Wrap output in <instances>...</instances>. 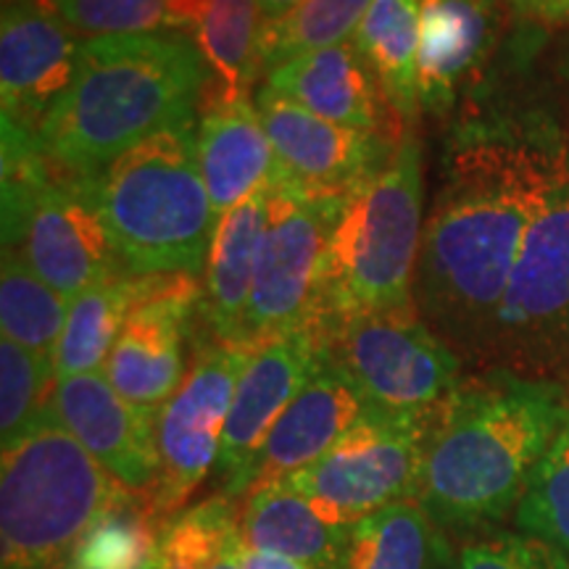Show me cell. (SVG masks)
<instances>
[{"instance_id": "obj_1", "label": "cell", "mask_w": 569, "mask_h": 569, "mask_svg": "<svg viewBox=\"0 0 569 569\" xmlns=\"http://www.w3.org/2000/svg\"><path fill=\"white\" fill-rule=\"evenodd\" d=\"M565 153L525 134L478 132L446 161L411 293L419 317L461 361L482 367L511 272Z\"/></svg>"}, {"instance_id": "obj_2", "label": "cell", "mask_w": 569, "mask_h": 569, "mask_svg": "<svg viewBox=\"0 0 569 569\" xmlns=\"http://www.w3.org/2000/svg\"><path fill=\"white\" fill-rule=\"evenodd\" d=\"M569 422L567 388L488 369L440 409L417 501L446 532L503 522Z\"/></svg>"}, {"instance_id": "obj_3", "label": "cell", "mask_w": 569, "mask_h": 569, "mask_svg": "<svg viewBox=\"0 0 569 569\" xmlns=\"http://www.w3.org/2000/svg\"><path fill=\"white\" fill-rule=\"evenodd\" d=\"M209 67L188 34L82 40L74 82L38 140L56 163L92 177L151 134L193 124Z\"/></svg>"}, {"instance_id": "obj_4", "label": "cell", "mask_w": 569, "mask_h": 569, "mask_svg": "<svg viewBox=\"0 0 569 569\" xmlns=\"http://www.w3.org/2000/svg\"><path fill=\"white\" fill-rule=\"evenodd\" d=\"M92 188L124 272H203L217 217L198 161L196 124L167 127L138 142L92 174Z\"/></svg>"}, {"instance_id": "obj_5", "label": "cell", "mask_w": 569, "mask_h": 569, "mask_svg": "<svg viewBox=\"0 0 569 569\" xmlns=\"http://www.w3.org/2000/svg\"><path fill=\"white\" fill-rule=\"evenodd\" d=\"M422 209V146L409 130L388 167L348 196L330 234L317 284L319 336L325 338L351 317L415 306L411 288L425 230Z\"/></svg>"}, {"instance_id": "obj_6", "label": "cell", "mask_w": 569, "mask_h": 569, "mask_svg": "<svg viewBox=\"0 0 569 569\" xmlns=\"http://www.w3.org/2000/svg\"><path fill=\"white\" fill-rule=\"evenodd\" d=\"M124 493L61 422L53 401L0 465V569H67Z\"/></svg>"}, {"instance_id": "obj_7", "label": "cell", "mask_w": 569, "mask_h": 569, "mask_svg": "<svg viewBox=\"0 0 569 569\" xmlns=\"http://www.w3.org/2000/svg\"><path fill=\"white\" fill-rule=\"evenodd\" d=\"M482 369L569 390V151L525 238Z\"/></svg>"}, {"instance_id": "obj_8", "label": "cell", "mask_w": 569, "mask_h": 569, "mask_svg": "<svg viewBox=\"0 0 569 569\" xmlns=\"http://www.w3.org/2000/svg\"><path fill=\"white\" fill-rule=\"evenodd\" d=\"M438 415H390L369 407L330 453L274 486L309 498L346 528L393 503L417 501Z\"/></svg>"}, {"instance_id": "obj_9", "label": "cell", "mask_w": 569, "mask_h": 569, "mask_svg": "<svg viewBox=\"0 0 569 569\" xmlns=\"http://www.w3.org/2000/svg\"><path fill=\"white\" fill-rule=\"evenodd\" d=\"M369 407L438 415L461 386V356L419 317L417 306L359 315L322 338Z\"/></svg>"}, {"instance_id": "obj_10", "label": "cell", "mask_w": 569, "mask_h": 569, "mask_svg": "<svg viewBox=\"0 0 569 569\" xmlns=\"http://www.w3.org/2000/svg\"><path fill=\"white\" fill-rule=\"evenodd\" d=\"M269 184V213L256 256L243 340H267L315 330L319 269L348 198L309 196L288 184Z\"/></svg>"}, {"instance_id": "obj_11", "label": "cell", "mask_w": 569, "mask_h": 569, "mask_svg": "<svg viewBox=\"0 0 569 569\" xmlns=\"http://www.w3.org/2000/svg\"><path fill=\"white\" fill-rule=\"evenodd\" d=\"M3 243L69 303L90 284L122 272L92 177L56 161L38 188L3 203Z\"/></svg>"}, {"instance_id": "obj_12", "label": "cell", "mask_w": 569, "mask_h": 569, "mask_svg": "<svg viewBox=\"0 0 569 569\" xmlns=\"http://www.w3.org/2000/svg\"><path fill=\"white\" fill-rule=\"evenodd\" d=\"M259 351L256 343L217 340L193 356L180 390L156 417L159 478L148 503L167 528L217 467L219 443L240 375Z\"/></svg>"}, {"instance_id": "obj_13", "label": "cell", "mask_w": 569, "mask_h": 569, "mask_svg": "<svg viewBox=\"0 0 569 569\" xmlns=\"http://www.w3.org/2000/svg\"><path fill=\"white\" fill-rule=\"evenodd\" d=\"M256 109L274 151L269 182L309 196L348 198L365 188L393 159L401 140L327 122L267 84L256 92Z\"/></svg>"}, {"instance_id": "obj_14", "label": "cell", "mask_w": 569, "mask_h": 569, "mask_svg": "<svg viewBox=\"0 0 569 569\" xmlns=\"http://www.w3.org/2000/svg\"><path fill=\"white\" fill-rule=\"evenodd\" d=\"M322 343L325 340L317 330H296L267 340L248 361L234 388L217 467H213L217 493L243 501L251 490L253 467L264 440L315 372Z\"/></svg>"}, {"instance_id": "obj_15", "label": "cell", "mask_w": 569, "mask_h": 569, "mask_svg": "<svg viewBox=\"0 0 569 569\" xmlns=\"http://www.w3.org/2000/svg\"><path fill=\"white\" fill-rule=\"evenodd\" d=\"M82 38L51 0H3L0 98L3 122L38 134L74 82Z\"/></svg>"}, {"instance_id": "obj_16", "label": "cell", "mask_w": 569, "mask_h": 569, "mask_svg": "<svg viewBox=\"0 0 569 569\" xmlns=\"http://www.w3.org/2000/svg\"><path fill=\"white\" fill-rule=\"evenodd\" d=\"M201 298L203 290L196 277L172 274L161 290L132 311L103 367L119 396L159 415L163 403L180 390L188 377L184 338Z\"/></svg>"}, {"instance_id": "obj_17", "label": "cell", "mask_w": 569, "mask_h": 569, "mask_svg": "<svg viewBox=\"0 0 569 569\" xmlns=\"http://www.w3.org/2000/svg\"><path fill=\"white\" fill-rule=\"evenodd\" d=\"M53 407L71 436L117 486L148 498L159 478L156 411L119 396L103 372L56 380Z\"/></svg>"}, {"instance_id": "obj_18", "label": "cell", "mask_w": 569, "mask_h": 569, "mask_svg": "<svg viewBox=\"0 0 569 569\" xmlns=\"http://www.w3.org/2000/svg\"><path fill=\"white\" fill-rule=\"evenodd\" d=\"M367 411L369 401L361 396L359 386L322 343L315 372L264 440L253 467L251 490L272 486L298 469L315 465L340 443V438Z\"/></svg>"}, {"instance_id": "obj_19", "label": "cell", "mask_w": 569, "mask_h": 569, "mask_svg": "<svg viewBox=\"0 0 569 569\" xmlns=\"http://www.w3.org/2000/svg\"><path fill=\"white\" fill-rule=\"evenodd\" d=\"M507 0H422L419 109L443 113L493 53Z\"/></svg>"}, {"instance_id": "obj_20", "label": "cell", "mask_w": 569, "mask_h": 569, "mask_svg": "<svg viewBox=\"0 0 569 569\" xmlns=\"http://www.w3.org/2000/svg\"><path fill=\"white\" fill-rule=\"evenodd\" d=\"M267 88L290 98L317 117L351 130L398 138L386 122L390 109L365 56L351 42L296 56L267 71Z\"/></svg>"}, {"instance_id": "obj_21", "label": "cell", "mask_w": 569, "mask_h": 569, "mask_svg": "<svg viewBox=\"0 0 569 569\" xmlns=\"http://www.w3.org/2000/svg\"><path fill=\"white\" fill-rule=\"evenodd\" d=\"M198 161L209 190L213 217L261 190L274 172V151L256 103H209L198 124Z\"/></svg>"}, {"instance_id": "obj_22", "label": "cell", "mask_w": 569, "mask_h": 569, "mask_svg": "<svg viewBox=\"0 0 569 569\" xmlns=\"http://www.w3.org/2000/svg\"><path fill=\"white\" fill-rule=\"evenodd\" d=\"M269 213V184L219 219L203 269V311L213 338L246 343L243 322Z\"/></svg>"}, {"instance_id": "obj_23", "label": "cell", "mask_w": 569, "mask_h": 569, "mask_svg": "<svg viewBox=\"0 0 569 569\" xmlns=\"http://www.w3.org/2000/svg\"><path fill=\"white\" fill-rule=\"evenodd\" d=\"M240 525L248 549L288 559L303 569H336L351 530L325 517L309 498L274 482L243 498Z\"/></svg>"}, {"instance_id": "obj_24", "label": "cell", "mask_w": 569, "mask_h": 569, "mask_svg": "<svg viewBox=\"0 0 569 569\" xmlns=\"http://www.w3.org/2000/svg\"><path fill=\"white\" fill-rule=\"evenodd\" d=\"M172 274L113 272L69 303L67 327L56 351V380L103 372L127 319Z\"/></svg>"}, {"instance_id": "obj_25", "label": "cell", "mask_w": 569, "mask_h": 569, "mask_svg": "<svg viewBox=\"0 0 569 569\" xmlns=\"http://www.w3.org/2000/svg\"><path fill=\"white\" fill-rule=\"evenodd\" d=\"M336 569H457V549L422 503L403 501L356 522Z\"/></svg>"}, {"instance_id": "obj_26", "label": "cell", "mask_w": 569, "mask_h": 569, "mask_svg": "<svg viewBox=\"0 0 569 569\" xmlns=\"http://www.w3.org/2000/svg\"><path fill=\"white\" fill-rule=\"evenodd\" d=\"M419 19L422 0H372L353 34L398 122L419 113Z\"/></svg>"}, {"instance_id": "obj_27", "label": "cell", "mask_w": 569, "mask_h": 569, "mask_svg": "<svg viewBox=\"0 0 569 569\" xmlns=\"http://www.w3.org/2000/svg\"><path fill=\"white\" fill-rule=\"evenodd\" d=\"M259 30V0H209L196 30V42L211 74L203 106L248 98L256 77L261 74Z\"/></svg>"}, {"instance_id": "obj_28", "label": "cell", "mask_w": 569, "mask_h": 569, "mask_svg": "<svg viewBox=\"0 0 569 569\" xmlns=\"http://www.w3.org/2000/svg\"><path fill=\"white\" fill-rule=\"evenodd\" d=\"M227 493H213L184 507L163 528L159 569H243L246 538L240 525L243 503Z\"/></svg>"}, {"instance_id": "obj_29", "label": "cell", "mask_w": 569, "mask_h": 569, "mask_svg": "<svg viewBox=\"0 0 569 569\" xmlns=\"http://www.w3.org/2000/svg\"><path fill=\"white\" fill-rule=\"evenodd\" d=\"M69 301L53 290L19 251L3 248L0 272V325L3 338L24 346L27 351L51 359L56 365Z\"/></svg>"}, {"instance_id": "obj_30", "label": "cell", "mask_w": 569, "mask_h": 569, "mask_svg": "<svg viewBox=\"0 0 569 569\" xmlns=\"http://www.w3.org/2000/svg\"><path fill=\"white\" fill-rule=\"evenodd\" d=\"M163 522L146 496L124 490L84 532L69 567L146 569L159 561Z\"/></svg>"}, {"instance_id": "obj_31", "label": "cell", "mask_w": 569, "mask_h": 569, "mask_svg": "<svg viewBox=\"0 0 569 569\" xmlns=\"http://www.w3.org/2000/svg\"><path fill=\"white\" fill-rule=\"evenodd\" d=\"M82 40L184 34L201 24L209 0H51Z\"/></svg>"}, {"instance_id": "obj_32", "label": "cell", "mask_w": 569, "mask_h": 569, "mask_svg": "<svg viewBox=\"0 0 569 569\" xmlns=\"http://www.w3.org/2000/svg\"><path fill=\"white\" fill-rule=\"evenodd\" d=\"M372 0H303L282 19L261 21V74L296 56L351 42Z\"/></svg>"}, {"instance_id": "obj_33", "label": "cell", "mask_w": 569, "mask_h": 569, "mask_svg": "<svg viewBox=\"0 0 569 569\" xmlns=\"http://www.w3.org/2000/svg\"><path fill=\"white\" fill-rule=\"evenodd\" d=\"M56 365L13 340H0V440L11 451L51 407Z\"/></svg>"}, {"instance_id": "obj_34", "label": "cell", "mask_w": 569, "mask_h": 569, "mask_svg": "<svg viewBox=\"0 0 569 569\" xmlns=\"http://www.w3.org/2000/svg\"><path fill=\"white\" fill-rule=\"evenodd\" d=\"M515 525L522 536L543 540L569 557V422L532 472Z\"/></svg>"}, {"instance_id": "obj_35", "label": "cell", "mask_w": 569, "mask_h": 569, "mask_svg": "<svg viewBox=\"0 0 569 569\" xmlns=\"http://www.w3.org/2000/svg\"><path fill=\"white\" fill-rule=\"evenodd\" d=\"M457 569H569V557L522 532H486L461 543Z\"/></svg>"}, {"instance_id": "obj_36", "label": "cell", "mask_w": 569, "mask_h": 569, "mask_svg": "<svg viewBox=\"0 0 569 569\" xmlns=\"http://www.w3.org/2000/svg\"><path fill=\"white\" fill-rule=\"evenodd\" d=\"M519 17L538 24H569V0H507Z\"/></svg>"}, {"instance_id": "obj_37", "label": "cell", "mask_w": 569, "mask_h": 569, "mask_svg": "<svg viewBox=\"0 0 569 569\" xmlns=\"http://www.w3.org/2000/svg\"><path fill=\"white\" fill-rule=\"evenodd\" d=\"M243 569H303L293 565V561L272 557V553H259V551H246V567Z\"/></svg>"}, {"instance_id": "obj_38", "label": "cell", "mask_w": 569, "mask_h": 569, "mask_svg": "<svg viewBox=\"0 0 569 569\" xmlns=\"http://www.w3.org/2000/svg\"><path fill=\"white\" fill-rule=\"evenodd\" d=\"M298 3H303V0H259L261 21H274V19H282L284 13L293 11Z\"/></svg>"}, {"instance_id": "obj_39", "label": "cell", "mask_w": 569, "mask_h": 569, "mask_svg": "<svg viewBox=\"0 0 569 569\" xmlns=\"http://www.w3.org/2000/svg\"><path fill=\"white\" fill-rule=\"evenodd\" d=\"M146 569H159V561H153V565H151V567H146Z\"/></svg>"}, {"instance_id": "obj_40", "label": "cell", "mask_w": 569, "mask_h": 569, "mask_svg": "<svg viewBox=\"0 0 569 569\" xmlns=\"http://www.w3.org/2000/svg\"><path fill=\"white\" fill-rule=\"evenodd\" d=\"M67 569H74V567H67Z\"/></svg>"}]
</instances>
